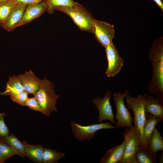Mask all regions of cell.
Masks as SVG:
<instances>
[{
    "label": "cell",
    "instance_id": "30",
    "mask_svg": "<svg viewBox=\"0 0 163 163\" xmlns=\"http://www.w3.org/2000/svg\"><path fill=\"white\" fill-rule=\"evenodd\" d=\"M158 7L161 9L162 11H163V4L161 0H153Z\"/></svg>",
    "mask_w": 163,
    "mask_h": 163
},
{
    "label": "cell",
    "instance_id": "3",
    "mask_svg": "<svg viewBox=\"0 0 163 163\" xmlns=\"http://www.w3.org/2000/svg\"><path fill=\"white\" fill-rule=\"evenodd\" d=\"M54 87V84L45 77L40 80L38 89L33 94L47 117L53 111H58L56 104L59 96L56 94Z\"/></svg>",
    "mask_w": 163,
    "mask_h": 163
},
{
    "label": "cell",
    "instance_id": "2",
    "mask_svg": "<svg viewBox=\"0 0 163 163\" xmlns=\"http://www.w3.org/2000/svg\"><path fill=\"white\" fill-rule=\"evenodd\" d=\"M149 96L146 93L138 95L136 97H132L129 94L125 98L128 108L132 110L134 113V126L138 131L140 137V147L150 150L149 145L145 141L143 134V127L146 120L145 104Z\"/></svg>",
    "mask_w": 163,
    "mask_h": 163
},
{
    "label": "cell",
    "instance_id": "25",
    "mask_svg": "<svg viewBox=\"0 0 163 163\" xmlns=\"http://www.w3.org/2000/svg\"><path fill=\"white\" fill-rule=\"evenodd\" d=\"M47 6V11L50 14L58 7L73 6L75 2L74 0H45Z\"/></svg>",
    "mask_w": 163,
    "mask_h": 163
},
{
    "label": "cell",
    "instance_id": "23",
    "mask_svg": "<svg viewBox=\"0 0 163 163\" xmlns=\"http://www.w3.org/2000/svg\"><path fill=\"white\" fill-rule=\"evenodd\" d=\"M65 155L62 152L54 149L44 148L43 162L44 163H56L63 157Z\"/></svg>",
    "mask_w": 163,
    "mask_h": 163
},
{
    "label": "cell",
    "instance_id": "33",
    "mask_svg": "<svg viewBox=\"0 0 163 163\" xmlns=\"http://www.w3.org/2000/svg\"><path fill=\"white\" fill-rule=\"evenodd\" d=\"M7 0H0V2H2V1H7Z\"/></svg>",
    "mask_w": 163,
    "mask_h": 163
},
{
    "label": "cell",
    "instance_id": "9",
    "mask_svg": "<svg viewBox=\"0 0 163 163\" xmlns=\"http://www.w3.org/2000/svg\"><path fill=\"white\" fill-rule=\"evenodd\" d=\"M93 33L97 41L105 48L112 42L114 36V25L94 18Z\"/></svg>",
    "mask_w": 163,
    "mask_h": 163
},
{
    "label": "cell",
    "instance_id": "1",
    "mask_svg": "<svg viewBox=\"0 0 163 163\" xmlns=\"http://www.w3.org/2000/svg\"><path fill=\"white\" fill-rule=\"evenodd\" d=\"M149 58L152 66V77L148 88L151 94L163 101V41L160 37L152 44L149 52Z\"/></svg>",
    "mask_w": 163,
    "mask_h": 163
},
{
    "label": "cell",
    "instance_id": "19",
    "mask_svg": "<svg viewBox=\"0 0 163 163\" xmlns=\"http://www.w3.org/2000/svg\"><path fill=\"white\" fill-rule=\"evenodd\" d=\"M136 158L138 163H156L157 154L140 147L137 151Z\"/></svg>",
    "mask_w": 163,
    "mask_h": 163
},
{
    "label": "cell",
    "instance_id": "20",
    "mask_svg": "<svg viewBox=\"0 0 163 163\" xmlns=\"http://www.w3.org/2000/svg\"><path fill=\"white\" fill-rule=\"evenodd\" d=\"M2 139L6 144L16 150L20 157H24L26 156L24 144L14 134L9 135Z\"/></svg>",
    "mask_w": 163,
    "mask_h": 163
},
{
    "label": "cell",
    "instance_id": "7",
    "mask_svg": "<svg viewBox=\"0 0 163 163\" xmlns=\"http://www.w3.org/2000/svg\"><path fill=\"white\" fill-rule=\"evenodd\" d=\"M70 126L73 136L80 142L92 139L96 132L100 130L115 128V126L108 122L83 126L76 123L75 120H73L71 121Z\"/></svg>",
    "mask_w": 163,
    "mask_h": 163
},
{
    "label": "cell",
    "instance_id": "10",
    "mask_svg": "<svg viewBox=\"0 0 163 163\" xmlns=\"http://www.w3.org/2000/svg\"><path fill=\"white\" fill-rule=\"evenodd\" d=\"M105 48L108 62L105 74L108 77H114L121 70L124 60L120 57L113 42Z\"/></svg>",
    "mask_w": 163,
    "mask_h": 163
},
{
    "label": "cell",
    "instance_id": "27",
    "mask_svg": "<svg viewBox=\"0 0 163 163\" xmlns=\"http://www.w3.org/2000/svg\"><path fill=\"white\" fill-rule=\"evenodd\" d=\"M25 106L27 107L30 109L40 112L45 115L43 110L34 97L28 98L25 102Z\"/></svg>",
    "mask_w": 163,
    "mask_h": 163
},
{
    "label": "cell",
    "instance_id": "26",
    "mask_svg": "<svg viewBox=\"0 0 163 163\" xmlns=\"http://www.w3.org/2000/svg\"><path fill=\"white\" fill-rule=\"evenodd\" d=\"M29 94L25 91L17 93L9 94L8 96L13 101L20 105L25 106V102L29 98Z\"/></svg>",
    "mask_w": 163,
    "mask_h": 163
},
{
    "label": "cell",
    "instance_id": "32",
    "mask_svg": "<svg viewBox=\"0 0 163 163\" xmlns=\"http://www.w3.org/2000/svg\"><path fill=\"white\" fill-rule=\"evenodd\" d=\"M2 138L0 136V142L2 141Z\"/></svg>",
    "mask_w": 163,
    "mask_h": 163
},
{
    "label": "cell",
    "instance_id": "21",
    "mask_svg": "<svg viewBox=\"0 0 163 163\" xmlns=\"http://www.w3.org/2000/svg\"><path fill=\"white\" fill-rule=\"evenodd\" d=\"M150 150L153 153L157 154L158 151L163 150V137L160 132L156 128L148 144Z\"/></svg>",
    "mask_w": 163,
    "mask_h": 163
},
{
    "label": "cell",
    "instance_id": "18",
    "mask_svg": "<svg viewBox=\"0 0 163 163\" xmlns=\"http://www.w3.org/2000/svg\"><path fill=\"white\" fill-rule=\"evenodd\" d=\"M24 91L19 78L17 76L13 75L9 77L5 91L0 93L2 95L8 96L9 94L19 93Z\"/></svg>",
    "mask_w": 163,
    "mask_h": 163
},
{
    "label": "cell",
    "instance_id": "12",
    "mask_svg": "<svg viewBox=\"0 0 163 163\" xmlns=\"http://www.w3.org/2000/svg\"><path fill=\"white\" fill-rule=\"evenodd\" d=\"M17 76L24 91L29 94L33 95L38 90L41 79L36 76L32 71H26L24 74Z\"/></svg>",
    "mask_w": 163,
    "mask_h": 163
},
{
    "label": "cell",
    "instance_id": "28",
    "mask_svg": "<svg viewBox=\"0 0 163 163\" xmlns=\"http://www.w3.org/2000/svg\"><path fill=\"white\" fill-rule=\"evenodd\" d=\"M5 113H0V136L3 138L9 135V131L4 122Z\"/></svg>",
    "mask_w": 163,
    "mask_h": 163
},
{
    "label": "cell",
    "instance_id": "17",
    "mask_svg": "<svg viewBox=\"0 0 163 163\" xmlns=\"http://www.w3.org/2000/svg\"><path fill=\"white\" fill-rule=\"evenodd\" d=\"M23 143L24 146L26 156L34 162H43L44 148L42 145H32L25 140Z\"/></svg>",
    "mask_w": 163,
    "mask_h": 163
},
{
    "label": "cell",
    "instance_id": "4",
    "mask_svg": "<svg viewBox=\"0 0 163 163\" xmlns=\"http://www.w3.org/2000/svg\"><path fill=\"white\" fill-rule=\"evenodd\" d=\"M54 10L68 15L81 30L93 33L94 18L89 11L79 3L75 2L72 6L58 7Z\"/></svg>",
    "mask_w": 163,
    "mask_h": 163
},
{
    "label": "cell",
    "instance_id": "11",
    "mask_svg": "<svg viewBox=\"0 0 163 163\" xmlns=\"http://www.w3.org/2000/svg\"><path fill=\"white\" fill-rule=\"evenodd\" d=\"M47 5L45 1L27 5L22 18L17 25L16 28L26 24L39 17L47 11Z\"/></svg>",
    "mask_w": 163,
    "mask_h": 163
},
{
    "label": "cell",
    "instance_id": "22",
    "mask_svg": "<svg viewBox=\"0 0 163 163\" xmlns=\"http://www.w3.org/2000/svg\"><path fill=\"white\" fill-rule=\"evenodd\" d=\"M16 4L11 0L0 2V27H2L11 11Z\"/></svg>",
    "mask_w": 163,
    "mask_h": 163
},
{
    "label": "cell",
    "instance_id": "15",
    "mask_svg": "<svg viewBox=\"0 0 163 163\" xmlns=\"http://www.w3.org/2000/svg\"><path fill=\"white\" fill-rule=\"evenodd\" d=\"M145 112L163 120V101L153 95L149 96L145 104Z\"/></svg>",
    "mask_w": 163,
    "mask_h": 163
},
{
    "label": "cell",
    "instance_id": "14",
    "mask_svg": "<svg viewBox=\"0 0 163 163\" xmlns=\"http://www.w3.org/2000/svg\"><path fill=\"white\" fill-rule=\"evenodd\" d=\"M125 147L124 141L120 145L109 149L101 158L100 163H118L122 159Z\"/></svg>",
    "mask_w": 163,
    "mask_h": 163
},
{
    "label": "cell",
    "instance_id": "24",
    "mask_svg": "<svg viewBox=\"0 0 163 163\" xmlns=\"http://www.w3.org/2000/svg\"><path fill=\"white\" fill-rule=\"evenodd\" d=\"M19 153L3 140L0 142V163H2Z\"/></svg>",
    "mask_w": 163,
    "mask_h": 163
},
{
    "label": "cell",
    "instance_id": "13",
    "mask_svg": "<svg viewBox=\"0 0 163 163\" xmlns=\"http://www.w3.org/2000/svg\"><path fill=\"white\" fill-rule=\"evenodd\" d=\"M27 6L23 4H16L2 27L8 32L11 31L16 28L17 25L22 18Z\"/></svg>",
    "mask_w": 163,
    "mask_h": 163
},
{
    "label": "cell",
    "instance_id": "8",
    "mask_svg": "<svg viewBox=\"0 0 163 163\" xmlns=\"http://www.w3.org/2000/svg\"><path fill=\"white\" fill-rule=\"evenodd\" d=\"M111 92L108 90L106 91L103 98L100 97H94L92 100L98 111L97 118L98 123L103 121L108 120L111 123L115 125L116 121L114 119L110 99L112 95Z\"/></svg>",
    "mask_w": 163,
    "mask_h": 163
},
{
    "label": "cell",
    "instance_id": "31",
    "mask_svg": "<svg viewBox=\"0 0 163 163\" xmlns=\"http://www.w3.org/2000/svg\"><path fill=\"white\" fill-rule=\"evenodd\" d=\"M163 152H162L161 153V155L160 157H159L158 159V160L159 162L161 163H162L163 162Z\"/></svg>",
    "mask_w": 163,
    "mask_h": 163
},
{
    "label": "cell",
    "instance_id": "5",
    "mask_svg": "<svg viewBox=\"0 0 163 163\" xmlns=\"http://www.w3.org/2000/svg\"><path fill=\"white\" fill-rule=\"evenodd\" d=\"M123 134L125 147L122 159L118 163H138L136 154L141 146V142L138 132L134 126L126 128Z\"/></svg>",
    "mask_w": 163,
    "mask_h": 163
},
{
    "label": "cell",
    "instance_id": "29",
    "mask_svg": "<svg viewBox=\"0 0 163 163\" xmlns=\"http://www.w3.org/2000/svg\"><path fill=\"white\" fill-rule=\"evenodd\" d=\"M16 4H21L27 5H33L39 3L45 0H11Z\"/></svg>",
    "mask_w": 163,
    "mask_h": 163
},
{
    "label": "cell",
    "instance_id": "16",
    "mask_svg": "<svg viewBox=\"0 0 163 163\" xmlns=\"http://www.w3.org/2000/svg\"><path fill=\"white\" fill-rule=\"evenodd\" d=\"M146 120L143 127V134L145 141L148 145L156 125L158 123L162 122L163 120L158 117L146 112Z\"/></svg>",
    "mask_w": 163,
    "mask_h": 163
},
{
    "label": "cell",
    "instance_id": "6",
    "mask_svg": "<svg viewBox=\"0 0 163 163\" xmlns=\"http://www.w3.org/2000/svg\"><path fill=\"white\" fill-rule=\"evenodd\" d=\"M129 94V91L127 89L123 93L117 91L112 94L116 108L115 119L117 121L115 124V128H129L133 126V120L131 114L125 106L124 102V97Z\"/></svg>",
    "mask_w": 163,
    "mask_h": 163
}]
</instances>
